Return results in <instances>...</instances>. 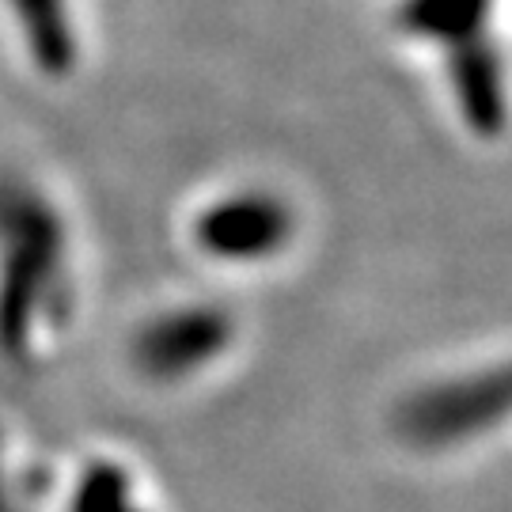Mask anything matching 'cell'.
Here are the masks:
<instances>
[{
    "instance_id": "obj_5",
    "label": "cell",
    "mask_w": 512,
    "mask_h": 512,
    "mask_svg": "<svg viewBox=\"0 0 512 512\" xmlns=\"http://www.w3.org/2000/svg\"><path fill=\"white\" fill-rule=\"evenodd\" d=\"M8 31L23 69L46 88H61L84 69V31L69 0H8Z\"/></svg>"
},
{
    "instance_id": "obj_4",
    "label": "cell",
    "mask_w": 512,
    "mask_h": 512,
    "mask_svg": "<svg viewBox=\"0 0 512 512\" xmlns=\"http://www.w3.org/2000/svg\"><path fill=\"white\" fill-rule=\"evenodd\" d=\"M509 425L505 353H475L433 368L391 399V440L418 459L448 463L486 448Z\"/></svg>"
},
{
    "instance_id": "obj_7",
    "label": "cell",
    "mask_w": 512,
    "mask_h": 512,
    "mask_svg": "<svg viewBox=\"0 0 512 512\" xmlns=\"http://www.w3.org/2000/svg\"><path fill=\"white\" fill-rule=\"evenodd\" d=\"M0 512H57V467L0 421Z\"/></svg>"
},
{
    "instance_id": "obj_2",
    "label": "cell",
    "mask_w": 512,
    "mask_h": 512,
    "mask_svg": "<svg viewBox=\"0 0 512 512\" xmlns=\"http://www.w3.org/2000/svg\"><path fill=\"white\" fill-rule=\"evenodd\" d=\"M308 209L289 183L262 171L220 175L194 190L175 220L183 255L217 281H255L296 262Z\"/></svg>"
},
{
    "instance_id": "obj_1",
    "label": "cell",
    "mask_w": 512,
    "mask_h": 512,
    "mask_svg": "<svg viewBox=\"0 0 512 512\" xmlns=\"http://www.w3.org/2000/svg\"><path fill=\"white\" fill-rule=\"evenodd\" d=\"M88 243L73 205L42 171L0 164V365L38 376L73 342Z\"/></svg>"
},
{
    "instance_id": "obj_3",
    "label": "cell",
    "mask_w": 512,
    "mask_h": 512,
    "mask_svg": "<svg viewBox=\"0 0 512 512\" xmlns=\"http://www.w3.org/2000/svg\"><path fill=\"white\" fill-rule=\"evenodd\" d=\"M247 323L220 293H171L137 311L122 338L129 380L152 395L202 391L239 361Z\"/></svg>"
},
{
    "instance_id": "obj_6",
    "label": "cell",
    "mask_w": 512,
    "mask_h": 512,
    "mask_svg": "<svg viewBox=\"0 0 512 512\" xmlns=\"http://www.w3.org/2000/svg\"><path fill=\"white\" fill-rule=\"evenodd\" d=\"M57 512H164V505L137 459L88 452L57 471Z\"/></svg>"
}]
</instances>
